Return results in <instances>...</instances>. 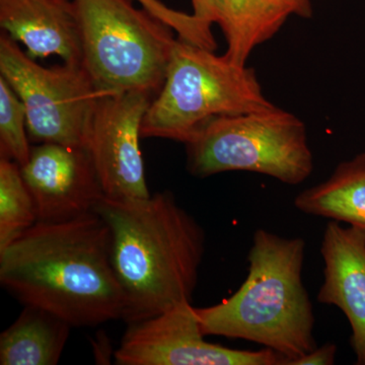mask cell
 <instances>
[{"mask_svg": "<svg viewBox=\"0 0 365 365\" xmlns=\"http://www.w3.org/2000/svg\"><path fill=\"white\" fill-rule=\"evenodd\" d=\"M148 13L170 26L181 40L191 44L206 47L212 40L211 26L194 14L175 11L160 0H136Z\"/></svg>", "mask_w": 365, "mask_h": 365, "instance_id": "obj_18", "label": "cell"}, {"mask_svg": "<svg viewBox=\"0 0 365 365\" xmlns=\"http://www.w3.org/2000/svg\"><path fill=\"white\" fill-rule=\"evenodd\" d=\"M292 7L294 14L302 19H311L313 16L314 9L312 0H287Z\"/></svg>", "mask_w": 365, "mask_h": 365, "instance_id": "obj_21", "label": "cell"}, {"mask_svg": "<svg viewBox=\"0 0 365 365\" xmlns=\"http://www.w3.org/2000/svg\"><path fill=\"white\" fill-rule=\"evenodd\" d=\"M295 207L365 230V153L340 163L325 182L304 190Z\"/></svg>", "mask_w": 365, "mask_h": 365, "instance_id": "obj_15", "label": "cell"}, {"mask_svg": "<svg viewBox=\"0 0 365 365\" xmlns=\"http://www.w3.org/2000/svg\"><path fill=\"white\" fill-rule=\"evenodd\" d=\"M95 212L111 230L113 268L125 297L122 319L136 323L192 302L205 234L172 194L104 197Z\"/></svg>", "mask_w": 365, "mask_h": 365, "instance_id": "obj_2", "label": "cell"}, {"mask_svg": "<svg viewBox=\"0 0 365 365\" xmlns=\"http://www.w3.org/2000/svg\"><path fill=\"white\" fill-rule=\"evenodd\" d=\"M30 137L26 128L25 106L9 83L0 76V153L25 165L30 158Z\"/></svg>", "mask_w": 365, "mask_h": 365, "instance_id": "obj_17", "label": "cell"}, {"mask_svg": "<svg viewBox=\"0 0 365 365\" xmlns=\"http://www.w3.org/2000/svg\"><path fill=\"white\" fill-rule=\"evenodd\" d=\"M274 107L253 68L178 39L165 83L144 115L141 137L186 144L215 118Z\"/></svg>", "mask_w": 365, "mask_h": 365, "instance_id": "obj_4", "label": "cell"}, {"mask_svg": "<svg viewBox=\"0 0 365 365\" xmlns=\"http://www.w3.org/2000/svg\"><path fill=\"white\" fill-rule=\"evenodd\" d=\"M38 222H61L95 212L106 197L86 148L40 143L21 167Z\"/></svg>", "mask_w": 365, "mask_h": 365, "instance_id": "obj_10", "label": "cell"}, {"mask_svg": "<svg viewBox=\"0 0 365 365\" xmlns=\"http://www.w3.org/2000/svg\"><path fill=\"white\" fill-rule=\"evenodd\" d=\"M302 237L255 232L248 276L230 299L196 309L205 336L252 341L284 359L283 365L317 347L313 304L302 283Z\"/></svg>", "mask_w": 365, "mask_h": 365, "instance_id": "obj_3", "label": "cell"}, {"mask_svg": "<svg viewBox=\"0 0 365 365\" xmlns=\"http://www.w3.org/2000/svg\"><path fill=\"white\" fill-rule=\"evenodd\" d=\"M336 352H337V346L334 343H327V344L316 348L304 356L289 362L288 365H332L335 361Z\"/></svg>", "mask_w": 365, "mask_h": 365, "instance_id": "obj_19", "label": "cell"}, {"mask_svg": "<svg viewBox=\"0 0 365 365\" xmlns=\"http://www.w3.org/2000/svg\"><path fill=\"white\" fill-rule=\"evenodd\" d=\"M71 326L39 307L26 306L23 313L0 335V364H58Z\"/></svg>", "mask_w": 365, "mask_h": 365, "instance_id": "obj_13", "label": "cell"}, {"mask_svg": "<svg viewBox=\"0 0 365 365\" xmlns=\"http://www.w3.org/2000/svg\"><path fill=\"white\" fill-rule=\"evenodd\" d=\"M186 146L190 173L200 178L245 170L299 185L314 170L306 124L277 106L215 118Z\"/></svg>", "mask_w": 365, "mask_h": 365, "instance_id": "obj_6", "label": "cell"}, {"mask_svg": "<svg viewBox=\"0 0 365 365\" xmlns=\"http://www.w3.org/2000/svg\"><path fill=\"white\" fill-rule=\"evenodd\" d=\"M0 282L25 306L44 309L71 327L123 319L111 230L96 212L28 228L0 251Z\"/></svg>", "mask_w": 365, "mask_h": 365, "instance_id": "obj_1", "label": "cell"}, {"mask_svg": "<svg viewBox=\"0 0 365 365\" xmlns=\"http://www.w3.org/2000/svg\"><path fill=\"white\" fill-rule=\"evenodd\" d=\"M193 14L206 23H217L222 14V0H191Z\"/></svg>", "mask_w": 365, "mask_h": 365, "instance_id": "obj_20", "label": "cell"}, {"mask_svg": "<svg viewBox=\"0 0 365 365\" xmlns=\"http://www.w3.org/2000/svg\"><path fill=\"white\" fill-rule=\"evenodd\" d=\"M153 96L144 93L98 95L85 148L106 197L138 200L150 196L139 139Z\"/></svg>", "mask_w": 365, "mask_h": 365, "instance_id": "obj_9", "label": "cell"}, {"mask_svg": "<svg viewBox=\"0 0 365 365\" xmlns=\"http://www.w3.org/2000/svg\"><path fill=\"white\" fill-rule=\"evenodd\" d=\"M321 253L325 279L318 300L345 314L351 327L356 364L365 365V230L328 223Z\"/></svg>", "mask_w": 365, "mask_h": 365, "instance_id": "obj_11", "label": "cell"}, {"mask_svg": "<svg viewBox=\"0 0 365 365\" xmlns=\"http://www.w3.org/2000/svg\"><path fill=\"white\" fill-rule=\"evenodd\" d=\"M0 26L32 58L61 57L81 66V32L73 1L0 0Z\"/></svg>", "mask_w": 365, "mask_h": 365, "instance_id": "obj_12", "label": "cell"}, {"mask_svg": "<svg viewBox=\"0 0 365 365\" xmlns=\"http://www.w3.org/2000/svg\"><path fill=\"white\" fill-rule=\"evenodd\" d=\"M114 353L120 365H283L273 350L232 349L207 342L196 307L182 302L143 321L128 324Z\"/></svg>", "mask_w": 365, "mask_h": 365, "instance_id": "obj_8", "label": "cell"}, {"mask_svg": "<svg viewBox=\"0 0 365 365\" xmlns=\"http://www.w3.org/2000/svg\"><path fill=\"white\" fill-rule=\"evenodd\" d=\"M38 222L20 165L0 158V251Z\"/></svg>", "mask_w": 365, "mask_h": 365, "instance_id": "obj_16", "label": "cell"}, {"mask_svg": "<svg viewBox=\"0 0 365 365\" xmlns=\"http://www.w3.org/2000/svg\"><path fill=\"white\" fill-rule=\"evenodd\" d=\"M0 72L25 106L30 140L85 148L98 93L83 66L46 68L2 34Z\"/></svg>", "mask_w": 365, "mask_h": 365, "instance_id": "obj_7", "label": "cell"}, {"mask_svg": "<svg viewBox=\"0 0 365 365\" xmlns=\"http://www.w3.org/2000/svg\"><path fill=\"white\" fill-rule=\"evenodd\" d=\"M292 14L287 0H222L218 25L227 43L225 56L247 66L255 48L279 32Z\"/></svg>", "mask_w": 365, "mask_h": 365, "instance_id": "obj_14", "label": "cell"}, {"mask_svg": "<svg viewBox=\"0 0 365 365\" xmlns=\"http://www.w3.org/2000/svg\"><path fill=\"white\" fill-rule=\"evenodd\" d=\"M133 0H73L81 66L98 95L144 93L165 83L177 39L173 29Z\"/></svg>", "mask_w": 365, "mask_h": 365, "instance_id": "obj_5", "label": "cell"}]
</instances>
